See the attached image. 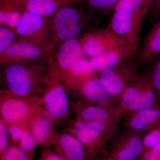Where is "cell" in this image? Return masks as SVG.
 <instances>
[{
    "label": "cell",
    "mask_w": 160,
    "mask_h": 160,
    "mask_svg": "<svg viewBox=\"0 0 160 160\" xmlns=\"http://www.w3.org/2000/svg\"><path fill=\"white\" fill-rule=\"evenodd\" d=\"M81 1H82V0H81Z\"/></svg>",
    "instance_id": "836d02e7"
},
{
    "label": "cell",
    "mask_w": 160,
    "mask_h": 160,
    "mask_svg": "<svg viewBox=\"0 0 160 160\" xmlns=\"http://www.w3.org/2000/svg\"><path fill=\"white\" fill-rule=\"evenodd\" d=\"M49 53L34 44L20 39L0 54L2 67L17 63H48Z\"/></svg>",
    "instance_id": "8fae6325"
},
{
    "label": "cell",
    "mask_w": 160,
    "mask_h": 160,
    "mask_svg": "<svg viewBox=\"0 0 160 160\" xmlns=\"http://www.w3.org/2000/svg\"><path fill=\"white\" fill-rule=\"evenodd\" d=\"M38 160H67L62 156L58 154L53 150L49 149H44L41 157Z\"/></svg>",
    "instance_id": "1f68e13d"
},
{
    "label": "cell",
    "mask_w": 160,
    "mask_h": 160,
    "mask_svg": "<svg viewBox=\"0 0 160 160\" xmlns=\"http://www.w3.org/2000/svg\"><path fill=\"white\" fill-rule=\"evenodd\" d=\"M10 144L17 145L33 158L38 145L29 131L28 125H7Z\"/></svg>",
    "instance_id": "603a6c76"
},
{
    "label": "cell",
    "mask_w": 160,
    "mask_h": 160,
    "mask_svg": "<svg viewBox=\"0 0 160 160\" xmlns=\"http://www.w3.org/2000/svg\"><path fill=\"white\" fill-rule=\"evenodd\" d=\"M84 56L80 39L75 38L65 41L60 44L54 58L49 54L48 69L62 81L75 64Z\"/></svg>",
    "instance_id": "7c38bea8"
},
{
    "label": "cell",
    "mask_w": 160,
    "mask_h": 160,
    "mask_svg": "<svg viewBox=\"0 0 160 160\" xmlns=\"http://www.w3.org/2000/svg\"><path fill=\"white\" fill-rule=\"evenodd\" d=\"M15 32L20 39L34 44L48 53L51 52L49 18L26 10L22 15Z\"/></svg>",
    "instance_id": "ba28073f"
},
{
    "label": "cell",
    "mask_w": 160,
    "mask_h": 160,
    "mask_svg": "<svg viewBox=\"0 0 160 160\" xmlns=\"http://www.w3.org/2000/svg\"><path fill=\"white\" fill-rule=\"evenodd\" d=\"M157 106H160L149 69L138 73L125 89L118 102V108L123 115Z\"/></svg>",
    "instance_id": "277c9868"
},
{
    "label": "cell",
    "mask_w": 160,
    "mask_h": 160,
    "mask_svg": "<svg viewBox=\"0 0 160 160\" xmlns=\"http://www.w3.org/2000/svg\"><path fill=\"white\" fill-rule=\"evenodd\" d=\"M66 131L79 140L85 147L89 160H100L109 154V140L86 122L76 118Z\"/></svg>",
    "instance_id": "9c48e42d"
},
{
    "label": "cell",
    "mask_w": 160,
    "mask_h": 160,
    "mask_svg": "<svg viewBox=\"0 0 160 160\" xmlns=\"http://www.w3.org/2000/svg\"><path fill=\"white\" fill-rule=\"evenodd\" d=\"M27 0H0V25L15 32L24 12ZM16 33V32H15Z\"/></svg>",
    "instance_id": "7402d4cb"
},
{
    "label": "cell",
    "mask_w": 160,
    "mask_h": 160,
    "mask_svg": "<svg viewBox=\"0 0 160 160\" xmlns=\"http://www.w3.org/2000/svg\"><path fill=\"white\" fill-rule=\"evenodd\" d=\"M67 92L60 78L47 70L40 102L57 125L67 121L71 112Z\"/></svg>",
    "instance_id": "5b68a950"
},
{
    "label": "cell",
    "mask_w": 160,
    "mask_h": 160,
    "mask_svg": "<svg viewBox=\"0 0 160 160\" xmlns=\"http://www.w3.org/2000/svg\"><path fill=\"white\" fill-rule=\"evenodd\" d=\"M1 92L27 98L40 96L47 75L46 63H17L3 66Z\"/></svg>",
    "instance_id": "7a4b0ae2"
},
{
    "label": "cell",
    "mask_w": 160,
    "mask_h": 160,
    "mask_svg": "<svg viewBox=\"0 0 160 160\" xmlns=\"http://www.w3.org/2000/svg\"><path fill=\"white\" fill-rule=\"evenodd\" d=\"M76 118L84 122H106L119 124L123 114L119 109H111L92 105L80 99L75 107Z\"/></svg>",
    "instance_id": "ac0fdd59"
},
{
    "label": "cell",
    "mask_w": 160,
    "mask_h": 160,
    "mask_svg": "<svg viewBox=\"0 0 160 160\" xmlns=\"http://www.w3.org/2000/svg\"><path fill=\"white\" fill-rule=\"evenodd\" d=\"M52 146L53 151L67 160H89L82 143L68 132H57Z\"/></svg>",
    "instance_id": "d6986e66"
},
{
    "label": "cell",
    "mask_w": 160,
    "mask_h": 160,
    "mask_svg": "<svg viewBox=\"0 0 160 160\" xmlns=\"http://www.w3.org/2000/svg\"><path fill=\"white\" fill-rule=\"evenodd\" d=\"M81 0H27L26 10L50 18L60 9L81 2Z\"/></svg>",
    "instance_id": "cb8c5ba5"
},
{
    "label": "cell",
    "mask_w": 160,
    "mask_h": 160,
    "mask_svg": "<svg viewBox=\"0 0 160 160\" xmlns=\"http://www.w3.org/2000/svg\"><path fill=\"white\" fill-rule=\"evenodd\" d=\"M120 0H82L86 3L88 11L93 13H112Z\"/></svg>",
    "instance_id": "d4e9b609"
},
{
    "label": "cell",
    "mask_w": 160,
    "mask_h": 160,
    "mask_svg": "<svg viewBox=\"0 0 160 160\" xmlns=\"http://www.w3.org/2000/svg\"><path fill=\"white\" fill-rule=\"evenodd\" d=\"M139 67L136 57L98 73L104 89L118 104L125 89L139 72Z\"/></svg>",
    "instance_id": "52a82bcc"
},
{
    "label": "cell",
    "mask_w": 160,
    "mask_h": 160,
    "mask_svg": "<svg viewBox=\"0 0 160 160\" xmlns=\"http://www.w3.org/2000/svg\"><path fill=\"white\" fill-rule=\"evenodd\" d=\"M122 119V129L144 134L160 123V106L128 112Z\"/></svg>",
    "instance_id": "9a60e30c"
},
{
    "label": "cell",
    "mask_w": 160,
    "mask_h": 160,
    "mask_svg": "<svg viewBox=\"0 0 160 160\" xmlns=\"http://www.w3.org/2000/svg\"><path fill=\"white\" fill-rule=\"evenodd\" d=\"M10 140L7 124L2 119H0V155L2 154L9 147Z\"/></svg>",
    "instance_id": "f546056e"
},
{
    "label": "cell",
    "mask_w": 160,
    "mask_h": 160,
    "mask_svg": "<svg viewBox=\"0 0 160 160\" xmlns=\"http://www.w3.org/2000/svg\"><path fill=\"white\" fill-rule=\"evenodd\" d=\"M143 144L144 151L160 144V123L143 135Z\"/></svg>",
    "instance_id": "4316f807"
},
{
    "label": "cell",
    "mask_w": 160,
    "mask_h": 160,
    "mask_svg": "<svg viewBox=\"0 0 160 160\" xmlns=\"http://www.w3.org/2000/svg\"><path fill=\"white\" fill-rule=\"evenodd\" d=\"M78 4L64 7L49 18L51 52L58 43L75 38L88 25L90 14Z\"/></svg>",
    "instance_id": "3957f363"
},
{
    "label": "cell",
    "mask_w": 160,
    "mask_h": 160,
    "mask_svg": "<svg viewBox=\"0 0 160 160\" xmlns=\"http://www.w3.org/2000/svg\"><path fill=\"white\" fill-rule=\"evenodd\" d=\"M143 134L118 130L109 146V155L119 160H137L144 152Z\"/></svg>",
    "instance_id": "30bf717a"
},
{
    "label": "cell",
    "mask_w": 160,
    "mask_h": 160,
    "mask_svg": "<svg viewBox=\"0 0 160 160\" xmlns=\"http://www.w3.org/2000/svg\"><path fill=\"white\" fill-rule=\"evenodd\" d=\"M42 108L40 96L22 98L1 92V118L7 125H28L30 118Z\"/></svg>",
    "instance_id": "8992f818"
},
{
    "label": "cell",
    "mask_w": 160,
    "mask_h": 160,
    "mask_svg": "<svg viewBox=\"0 0 160 160\" xmlns=\"http://www.w3.org/2000/svg\"><path fill=\"white\" fill-rule=\"evenodd\" d=\"M0 160H34L17 145L9 144L6 151L0 155Z\"/></svg>",
    "instance_id": "484cf974"
},
{
    "label": "cell",
    "mask_w": 160,
    "mask_h": 160,
    "mask_svg": "<svg viewBox=\"0 0 160 160\" xmlns=\"http://www.w3.org/2000/svg\"><path fill=\"white\" fill-rule=\"evenodd\" d=\"M160 55V19L150 29L138 51L139 67L150 66Z\"/></svg>",
    "instance_id": "ffe728a7"
},
{
    "label": "cell",
    "mask_w": 160,
    "mask_h": 160,
    "mask_svg": "<svg viewBox=\"0 0 160 160\" xmlns=\"http://www.w3.org/2000/svg\"><path fill=\"white\" fill-rule=\"evenodd\" d=\"M137 160H160V144L143 152Z\"/></svg>",
    "instance_id": "4dcf8cb0"
},
{
    "label": "cell",
    "mask_w": 160,
    "mask_h": 160,
    "mask_svg": "<svg viewBox=\"0 0 160 160\" xmlns=\"http://www.w3.org/2000/svg\"><path fill=\"white\" fill-rule=\"evenodd\" d=\"M151 14L155 19H160V0H154Z\"/></svg>",
    "instance_id": "d6a6232c"
},
{
    "label": "cell",
    "mask_w": 160,
    "mask_h": 160,
    "mask_svg": "<svg viewBox=\"0 0 160 160\" xmlns=\"http://www.w3.org/2000/svg\"><path fill=\"white\" fill-rule=\"evenodd\" d=\"M56 123L47 114L43 108L37 112L28 123L29 131L38 146L49 149L52 146L55 137Z\"/></svg>",
    "instance_id": "2e32d148"
},
{
    "label": "cell",
    "mask_w": 160,
    "mask_h": 160,
    "mask_svg": "<svg viewBox=\"0 0 160 160\" xmlns=\"http://www.w3.org/2000/svg\"><path fill=\"white\" fill-rule=\"evenodd\" d=\"M149 66V70L156 92L158 103L160 106V55Z\"/></svg>",
    "instance_id": "f1b7e54d"
},
{
    "label": "cell",
    "mask_w": 160,
    "mask_h": 160,
    "mask_svg": "<svg viewBox=\"0 0 160 160\" xmlns=\"http://www.w3.org/2000/svg\"><path fill=\"white\" fill-rule=\"evenodd\" d=\"M80 41L84 55L89 59L126 43L108 27L86 32Z\"/></svg>",
    "instance_id": "4fadbf2b"
},
{
    "label": "cell",
    "mask_w": 160,
    "mask_h": 160,
    "mask_svg": "<svg viewBox=\"0 0 160 160\" xmlns=\"http://www.w3.org/2000/svg\"><path fill=\"white\" fill-rule=\"evenodd\" d=\"M154 0H120L108 27L138 52L144 20L151 12Z\"/></svg>",
    "instance_id": "6da1fadb"
},
{
    "label": "cell",
    "mask_w": 160,
    "mask_h": 160,
    "mask_svg": "<svg viewBox=\"0 0 160 160\" xmlns=\"http://www.w3.org/2000/svg\"><path fill=\"white\" fill-rule=\"evenodd\" d=\"M90 59L84 56L62 78V82L67 91H75L86 80L96 75Z\"/></svg>",
    "instance_id": "44dd1931"
},
{
    "label": "cell",
    "mask_w": 160,
    "mask_h": 160,
    "mask_svg": "<svg viewBox=\"0 0 160 160\" xmlns=\"http://www.w3.org/2000/svg\"><path fill=\"white\" fill-rule=\"evenodd\" d=\"M137 54L136 51L125 43L89 59L92 68L99 73L137 57Z\"/></svg>",
    "instance_id": "e0dca14e"
},
{
    "label": "cell",
    "mask_w": 160,
    "mask_h": 160,
    "mask_svg": "<svg viewBox=\"0 0 160 160\" xmlns=\"http://www.w3.org/2000/svg\"><path fill=\"white\" fill-rule=\"evenodd\" d=\"M16 33L4 26H0V54L3 53L15 41Z\"/></svg>",
    "instance_id": "83f0119b"
},
{
    "label": "cell",
    "mask_w": 160,
    "mask_h": 160,
    "mask_svg": "<svg viewBox=\"0 0 160 160\" xmlns=\"http://www.w3.org/2000/svg\"><path fill=\"white\" fill-rule=\"evenodd\" d=\"M75 92L86 102L113 110L119 109L118 104L104 89L98 75L86 80Z\"/></svg>",
    "instance_id": "5bb4252c"
}]
</instances>
